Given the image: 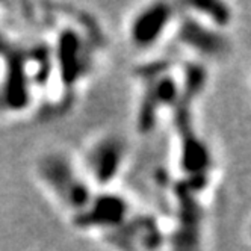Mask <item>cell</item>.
Here are the masks:
<instances>
[{
    "label": "cell",
    "mask_w": 251,
    "mask_h": 251,
    "mask_svg": "<svg viewBox=\"0 0 251 251\" xmlns=\"http://www.w3.org/2000/svg\"><path fill=\"white\" fill-rule=\"evenodd\" d=\"M41 180L53 195L70 209L75 217L80 215L93 200V186L83 174H79L70 160L59 153L44 156L38 165Z\"/></svg>",
    "instance_id": "cell-1"
},
{
    "label": "cell",
    "mask_w": 251,
    "mask_h": 251,
    "mask_svg": "<svg viewBox=\"0 0 251 251\" xmlns=\"http://www.w3.org/2000/svg\"><path fill=\"white\" fill-rule=\"evenodd\" d=\"M126 157L121 138L107 135L97 139L85 156L86 180L91 186H107L118 176Z\"/></svg>",
    "instance_id": "cell-2"
},
{
    "label": "cell",
    "mask_w": 251,
    "mask_h": 251,
    "mask_svg": "<svg viewBox=\"0 0 251 251\" xmlns=\"http://www.w3.org/2000/svg\"><path fill=\"white\" fill-rule=\"evenodd\" d=\"M174 9L168 3H151L142 8L132 20L130 38L135 46L149 49L156 44L174 20Z\"/></svg>",
    "instance_id": "cell-3"
},
{
    "label": "cell",
    "mask_w": 251,
    "mask_h": 251,
    "mask_svg": "<svg viewBox=\"0 0 251 251\" xmlns=\"http://www.w3.org/2000/svg\"><path fill=\"white\" fill-rule=\"evenodd\" d=\"M129 204L120 195H96L76 220L83 228H112L124 223L129 213Z\"/></svg>",
    "instance_id": "cell-4"
}]
</instances>
